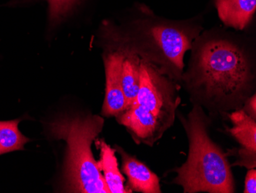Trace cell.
<instances>
[{"instance_id":"cell-1","label":"cell","mask_w":256,"mask_h":193,"mask_svg":"<svg viewBox=\"0 0 256 193\" xmlns=\"http://www.w3.org/2000/svg\"><path fill=\"white\" fill-rule=\"evenodd\" d=\"M252 80L244 52L231 42L212 40L197 52L188 83L196 104L224 112L241 109L250 97Z\"/></svg>"},{"instance_id":"cell-2","label":"cell","mask_w":256,"mask_h":193,"mask_svg":"<svg viewBox=\"0 0 256 193\" xmlns=\"http://www.w3.org/2000/svg\"><path fill=\"white\" fill-rule=\"evenodd\" d=\"M180 101L170 76L143 57L136 100L117 116L118 120L138 143L153 146L174 125Z\"/></svg>"},{"instance_id":"cell-3","label":"cell","mask_w":256,"mask_h":193,"mask_svg":"<svg viewBox=\"0 0 256 193\" xmlns=\"http://www.w3.org/2000/svg\"><path fill=\"white\" fill-rule=\"evenodd\" d=\"M180 117L189 139V154L186 162L174 170L178 176L174 183L181 185L185 193L234 192L228 155L208 135L210 120L202 106L195 104L186 117Z\"/></svg>"},{"instance_id":"cell-4","label":"cell","mask_w":256,"mask_h":193,"mask_svg":"<svg viewBox=\"0 0 256 193\" xmlns=\"http://www.w3.org/2000/svg\"><path fill=\"white\" fill-rule=\"evenodd\" d=\"M98 115L62 116L48 123L50 136L67 143L66 177L68 191L110 193L92 150V142L103 129Z\"/></svg>"},{"instance_id":"cell-5","label":"cell","mask_w":256,"mask_h":193,"mask_svg":"<svg viewBox=\"0 0 256 193\" xmlns=\"http://www.w3.org/2000/svg\"><path fill=\"white\" fill-rule=\"evenodd\" d=\"M150 40L155 51L152 60L154 64L166 66V74L180 77L184 68V56L192 48V37L189 32L178 27L156 25L149 31Z\"/></svg>"},{"instance_id":"cell-6","label":"cell","mask_w":256,"mask_h":193,"mask_svg":"<svg viewBox=\"0 0 256 193\" xmlns=\"http://www.w3.org/2000/svg\"><path fill=\"white\" fill-rule=\"evenodd\" d=\"M234 126L226 128L238 142V149H231L228 155H235L236 162L232 166L240 165L248 168L256 167V119H252L242 109L228 115Z\"/></svg>"},{"instance_id":"cell-7","label":"cell","mask_w":256,"mask_h":193,"mask_svg":"<svg viewBox=\"0 0 256 193\" xmlns=\"http://www.w3.org/2000/svg\"><path fill=\"white\" fill-rule=\"evenodd\" d=\"M124 51H113L104 57L106 89L102 114L118 116L126 109V100L122 88V68Z\"/></svg>"},{"instance_id":"cell-8","label":"cell","mask_w":256,"mask_h":193,"mask_svg":"<svg viewBox=\"0 0 256 193\" xmlns=\"http://www.w3.org/2000/svg\"><path fill=\"white\" fill-rule=\"evenodd\" d=\"M122 158V171L128 180V188L142 193H160V178L144 164L119 148Z\"/></svg>"},{"instance_id":"cell-9","label":"cell","mask_w":256,"mask_h":193,"mask_svg":"<svg viewBox=\"0 0 256 193\" xmlns=\"http://www.w3.org/2000/svg\"><path fill=\"white\" fill-rule=\"evenodd\" d=\"M216 6L218 17L225 25L243 30L256 13V0H216Z\"/></svg>"},{"instance_id":"cell-10","label":"cell","mask_w":256,"mask_h":193,"mask_svg":"<svg viewBox=\"0 0 256 193\" xmlns=\"http://www.w3.org/2000/svg\"><path fill=\"white\" fill-rule=\"evenodd\" d=\"M96 146L100 149V159L97 161L98 166L102 172L110 192H132L130 188L124 185L125 178L119 170L115 149H112L103 139L96 140Z\"/></svg>"},{"instance_id":"cell-11","label":"cell","mask_w":256,"mask_h":193,"mask_svg":"<svg viewBox=\"0 0 256 193\" xmlns=\"http://www.w3.org/2000/svg\"><path fill=\"white\" fill-rule=\"evenodd\" d=\"M124 53L122 68V88L128 109L134 103L139 91L140 58L134 51L128 50L124 51Z\"/></svg>"},{"instance_id":"cell-12","label":"cell","mask_w":256,"mask_h":193,"mask_svg":"<svg viewBox=\"0 0 256 193\" xmlns=\"http://www.w3.org/2000/svg\"><path fill=\"white\" fill-rule=\"evenodd\" d=\"M20 119L5 121L0 123V155L22 150L30 139L20 132Z\"/></svg>"},{"instance_id":"cell-13","label":"cell","mask_w":256,"mask_h":193,"mask_svg":"<svg viewBox=\"0 0 256 193\" xmlns=\"http://www.w3.org/2000/svg\"><path fill=\"white\" fill-rule=\"evenodd\" d=\"M48 4L50 20L52 24H57L72 12L80 0H46Z\"/></svg>"},{"instance_id":"cell-14","label":"cell","mask_w":256,"mask_h":193,"mask_svg":"<svg viewBox=\"0 0 256 193\" xmlns=\"http://www.w3.org/2000/svg\"><path fill=\"white\" fill-rule=\"evenodd\" d=\"M245 193L256 192V168H250L247 172L245 180Z\"/></svg>"},{"instance_id":"cell-15","label":"cell","mask_w":256,"mask_h":193,"mask_svg":"<svg viewBox=\"0 0 256 193\" xmlns=\"http://www.w3.org/2000/svg\"><path fill=\"white\" fill-rule=\"evenodd\" d=\"M242 110L252 119H256V94L250 96L244 103Z\"/></svg>"},{"instance_id":"cell-16","label":"cell","mask_w":256,"mask_h":193,"mask_svg":"<svg viewBox=\"0 0 256 193\" xmlns=\"http://www.w3.org/2000/svg\"><path fill=\"white\" fill-rule=\"evenodd\" d=\"M0 123H1V122H0Z\"/></svg>"}]
</instances>
